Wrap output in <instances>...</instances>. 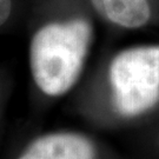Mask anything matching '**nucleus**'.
Returning <instances> with one entry per match:
<instances>
[{
	"label": "nucleus",
	"instance_id": "obj_1",
	"mask_svg": "<svg viewBox=\"0 0 159 159\" xmlns=\"http://www.w3.org/2000/svg\"><path fill=\"white\" fill-rule=\"evenodd\" d=\"M91 40L92 27L85 19L47 24L35 32L30 48L31 72L45 94L61 96L75 84Z\"/></svg>",
	"mask_w": 159,
	"mask_h": 159
},
{
	"label": "nucleus",
	"instance_id": "obj_2",
	"mask_svg": "<svg viewBox=\"0 0 159 159\" xmlns=\"http://www.w3.org/2000/svg\"><path fill=\"white\" fill-rule=\"evenodd\" d=\"M114 106L121 116L134 117L159 102V46L120 52L110 65Z\"/></svg>",
	"mask_w": 159,
	"mask_h": 159
},
{
	"label": "nucleus",
	"instance_id": "obj_3",
	"mask_svg": "<svg viewBox=\"0 0 159 159\" xmlns=\"http://www.w3.org/2000/svg\"><path fill=\"white\" fill-rule=\"evenodd\" d=\"M96 151L85 137L57 133L33 142L18 159H94Z\"/></svg>",
	"mask_w": 159,
	"mask_h": 159
},
{
	"label": "nucleus",
	"instance_id": "obj_4",
	"mask_svg": "<svg viewBox=\"0 0 159 159\" xmlns=\"http://www.w3.org/2000/svg\"><path fill=\"white\" fill-rule=\"evenodd\" d=\"M102 17L111 23L127 29H137L150 19L148 0H91Z\"/></svg>",
	"mask_w": 159,
	"mask_h": 159
},
{
	"label": "nucleus",
	"instance_id": "obj_5",
	"mask_svg": "<svg viewBox=\"0 0 159 159\" xmlns=\"http://www.w3.org/2000/svg\"><path fill=\"white\" fill-rule=\"evenodd\" d=\"M12 13V0H0V26L8 20Z\"/></svg>",
	"mask_w": 159,
	"mask_h": 159
}]
</instances>
